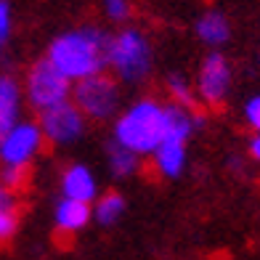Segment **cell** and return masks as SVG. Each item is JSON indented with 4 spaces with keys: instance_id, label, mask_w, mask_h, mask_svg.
I'll list each match as a JSON object with an SVG mask.
<instances>
[{
    "instance_id": "6da1fadb",
    "label": "cell",
    "mask_w": 260,
    "mask_h": 260,
    "mask_svg": "<svg viewBox=\"0 0 260 260\" xmlns=\"http://www.w3.org/2000/svg\"><path fill=\"white\" fill-rule=\"evenodd\" d=\"M109 38L99 27H75L51 40L45 58L69 82L101 75L109 67Z\"/></svg>"
},
{
    "instance_id": "7a4b0ae2",
    "label": "cell",
    "mask_w": 260,
    "mask_h": 260,
    "mask_svg": "<svg viewBox=\"0 0 260 260\" xmlns=\"http://www.w3.org/2000/svg\"><path fill=\"white\" fill-rule=\"evenodd\" d=\"M165 133H168V104L157 99H138L117 114L112 141L138 157H149L162 144Z\"/></svg>"
},
{
    "instance_id": "3957f363",
    "label": "cell",
    "mask_w": 260,
    "mask_h": 260,
    "mask_svg": "<svg viewBox=\"0 0 260 260\" xmlns=\"http://www.w3.org/2000/svg\"><path fill=\"white\" fill-rule=\"evenodd\" d=\"M151 61H154L151 40L138 27H125L109 38V69L117 80L138 85L149 77Z\"/></svg>"
},
{
    "instance_id": "277c9868",
    "label": "cell",
    "mask_w": 260,
    "mask_h": 260,
    "mask_svg": "<svg viewBox=\"0 0 260 260\" xmlns=\"http://www.w3.org/2000/svg\"><path fill=\"white\" fill-rule=\"evenodd\" d=\"M120 82L106 72L85 77L72 85V104L85 114V120H112L114 114H120Z\"/></svg>"
},
{
    "instance_id": "5b68a950",
    "label": "cell",
    "mask_w": 260,
    "mask_h": 260,
    "mask_svg": "<svg viewBox=\"0 0 260 260\" xmlns=\"http://www.w3.org/2000/svg\"><path fill=\"white\" fill-rule=\"evenodd\" d=\"M72 85L58 69L48 61V58H40L29 67V72L24 77V99L35 112H48L58 104L72 101Z\"/></svg>"
},
{
    "instance_id": "8992f818",
    "label": "cell",
    "mask_w": 260,
    "mask_h": 260,
    "mask_svg": "<svg viewBox=\"0 0 260 260\" xmlns=\"http://www.w3.org/2000/svg\"><path fill=\"white\" fill-rule=\"evenodd\" d=\"M45 136L40 125L16 122L6 136H0V162L3 168H29L32 159L43 151Z\"/></svg>"
},
{
    "instance_id": "52a82bcc",
    "label": "cell",
    "mask_w": 260,
    "mask_h": 260,
    "mask_svg": "<svg viewBox=\"0 0 260 260\" xmlns=\"http://www.w3.org/2000/svg\"><path fill=\"white\" fill-rule=\"evenodd\" d=\"M231 82H234V69L229 64V58L220 51H210L197 72V99L205 101L207 106H220L231 93Z\"/></svg>"
},
{
    "instance_id": "ba28073f",
    "label": "cell",
    "mask_w": 260,
    "mask_h": 260,
    "mask_svg": "<svg viewBox=\"0 0 260 260\" xmlns=\"http://www.w3.org/2000/svg\"><path fill=\"white\" fill-rule=\"evenodd\" d=\"M85 114H82L72 101L58 104L48 112H40V130L48 144L53 146H67L75 144V141L85 133Z\"/></svg>"
},
{
    "instance_id": "9c48e42d",
    "label": "cell",
    "mask_w": 260,
    "mask_h": 260,
    "mask_svg": "<svg viewBox=\"0 0 260 260\" xmlns=\"http://www.w3.org/2000/svg\"><path fill=\"white\" fill-rule=\"evenodd\" d=\"M61 197L64 199H75V202H85L93 205L99 199V183L96 175L85 165H69L61 173Z\"/></svg>"
},
{
    "instance_id": "30bf717a",
    "label": "cell",
    "mask_w": 260,
    "mask_h": 260,
    "mask_svg": "<svg viewBox=\"0 0 260 260\" xmlns=\"http://www.w3.org/2000/svg\"><path fill=\"white\" fill-rule=\"evenodd\" d=\"M186 146L188 141L181 136H165L162 144L157 146V151L151 154L154 159V170L162 178H178L186 170Z\"/></svg>"
},
{
    "instance_id": "8fae6325",
    "label": "cell",
    "mask_w": 260,
    "mask_h": 260,
    "mask_svg": "<svg viewBox=\"0 0 260 260\" xmlns=\"http://www.w3.org/2000/svg\"><path fill=\"white\" fill-rule=\"evenodd\" d=\"M53 220H56V231L64 234V236H72L77 231H82L93 220V207L85 202H75V199H58L56 212H53Z\"/></svg>"
},
{
    "instance_id": "7c38bea8",
    "label": "cell",
    "mask_w": 260,
    "mask_h": 260,
    "mask_svg": "<svg viewBox=\"0 0 260 260\" xmlns=\"http://www.w3.org/2000/svg\"><path fill=\"white\" fill-rule=\"evenodd\" d=\"M21 85L14 75H0V136H6L11 127L19 122V109H21Z\"/></svg>"
},
{
    "instance_id": "4fadbf2b",
    "label": "cell",
    "mask_w": 260,
    "mask_h": 260,
    "mask_svg": "<svg viewBox=\"0 0 260 260\" xmlns=\"http://www.w3.org/2000/svg\"><path fill=\"white\" fill-rule=\"evenodd\" d=\"M194 32H197V38L202 40L207 48L215 51V48H220V45L229 43L231 21H229V16L223 14V11H205V14L197 19Z\"/></svg>"
},
{
    "instance_id": "5bb4252c",
    "label": "cell",
    "mask_w": 260,
    "mask_h": 260,
    "mask_svg": "<svg viewBox=\"0 0 260 260\" xmlns=\"http://www.w3.org/2000/svg\"><path fill=\"white\" fill-rule=\"evenodd\" d=\"M90 207H93V220L101 223V226H112L125 212V197L120 191H106Z\"/></svg>"
},
{
    "instance_id": "9a60e30c",
    "label": "cell",
    "mask_w": 260,
    "mask_h": 260,
    "mask_svg": "<svg viewBox=\"0 0 260 260\" xmlns=\"http://www.w3.org/2000/svg\"><path fill=\"white\" fill-rule=\"evenodd\" d=\"M19 202L16 194L0 183V242H8L19 229Z\"/></svg>"
},
{
    "instance_id": "2e32d148",
    "label": "cell",
    "mask_w": 260,
    "mask_h": 260,
    "mask_svg": "<svg viewBox=\"0 0 260 260\" xmlns=\"http://www.w3.org/2000/svg\"><path fill=\"white\" fill-rule=\"evenodd\" d=\"M106 154H109V170L117 175V178H130V175L138 173V168H141V157L133 154L130 149L120 146L117 141H109Z\"/></svg>"
},
{
    "instance_id": "e0dca14e",
    "label": "cell",
    "mask_w": 260,
    "mask_h": 260,
    "mask_svg": "<svg viewBox=\"0 0 260 260\" xmlns=\"http://www.w3.org/2000/svg\"><path fill=\"white\" fill-rule=\"evenodd\" d=\"M165 88H168V96H170V104H178V106H186V109H194L197 106V90L191 85V80L181 72H173L168 80H165Z\"/></svg>"
},
{
    "instance_id": "ac0fdd59",
    "label": "cell",
    "mask_w": 260,
    "mask_h": 260,
    "mask_svg": "<svg viewBox=\"0 0 260 260\" xmlns=\"http://www.w3.org/2000/svg\"><path fill=\"white\" fill-rule=\"evenodd\" d=\"M104 6V14L109 21L114 24H125V21L133 16V6H130V0H101Z\"/></svg>"
},
{
    "instance_id": "d6986e66",
    "label": "cell",
    "mask_w": 260,
    "mask_h": 260,
    "mask_svg": "<svg viewBox=\"0 0 260 260\" xmlns=\"http://www.w3.org/2000/svg\"><path fill=\"white\" fill-rule=\"evenodd\" d=\"M27 178H29V168H3V173H0V183H3L8 191L21 188L27 183Z\"/></svg>"
},
{
    "instance_id": "ffe728a7",
    "label": "cell",
    "mask_w": 260,
    "mask_h": 260,
    "mask_svg": "<svg viewBox=\"0 0 260 260\" xmlns=\"http://www.w3.org/2000/svg\"><path fill=\"white\" fill-rule=\"evenodd\" d=\"M11 32H14V11L8 0H0V51L8 45Z\"/></svg>"
},
{
    "instance_id": "44dd1931",
    "label": "cell",
    "mask_w": 260,
    "mask_h": 260,
    "mask_svg": "<svg viewBox=\"0 0 260 260\" xmlns=\"http://www.w3.org/2000/svg\"><path fill=\"white\" fill-rule=\"evenodd\" d=\"M244 122L250 125L255 133H260V93L252 99H247L244 104Z\"/></svg>"
},
{
    "instance_id": "7402d4cb",
    "label": "cell",
    "mask_w": 260,
    "mask_h": 260,
    "mask_svg": "<svg viewBox=\"0 0 260 260\" xmlns=\"http://www.w3.org/2000/svg\"><path fill=\"white\" fill-rule=\"evenodd\" d=\"M247 151H250V157H252L255 162H260V133H255V136L250 138V146H247Z\"/></svg>"
}]
</instances>
